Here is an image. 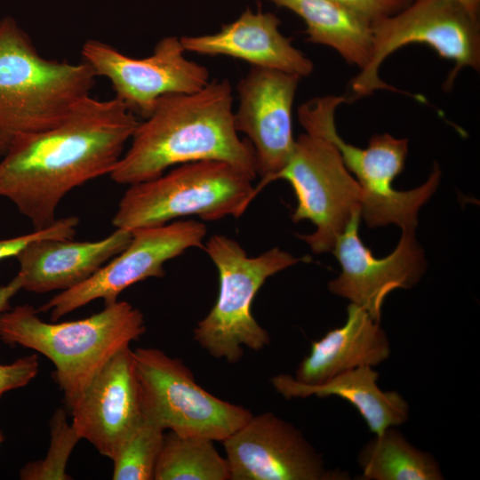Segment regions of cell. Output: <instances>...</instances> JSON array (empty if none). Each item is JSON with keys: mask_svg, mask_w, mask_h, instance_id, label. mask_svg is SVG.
<instances>
[{"mask_svg": "<svg viewBox=\"0 0 480 480\" xmlns=\"http://www.w3.org/2000/svg\"><path fill=\"white\" fill-rule=\"evenodd\" d=\"M138 123L116 98L83 99L54 126L15 140L0 161V196L35 229L51 225L69 191L110 174Z\"/></svg>", "mask_w": 480, "mask_h": 480, "instance_id": "cell-1", "label": "cell"}, {"mask_svg": "<svg viewBox=\"0 0 480 480\" xmlns=\"http://www.w3.org/2000/svg\"><path fill=\"white\" fill-rule=\"evenodd\" d=\"M287 180L296 196L294 222L310 220L316 230L298 235L314 253L332 252L352 216L360 212L363 192L336 146L321 135L301 134L284 168L270 180Z\"/></svg>", "mask_w": 480, "mask_h": 480, "instance_id": "cell-10", "label": "cell"}, {"mask_svg": "<svg viewBox=\"0 0 480 480\" xmlns=\"http://www.w3.org/2000/svg\"><path fill=\"white\" fill-rule=\"evenodd\" d=\"M345 101L346 98L336 95L314 98L300 107L299 121L306 132L325 137L338 148L362 188L361 216L369 228L396 224L402 230H414L420 208L438 186V165L435 164L421 186L407 191L395 189L393 181L404 169L408 140L382 133L373 135L364 148L346 142L335 124L336 109Z\"/></svg>", "mask_w": 480, "mask_h": 480, "instance_id": "cell-5", "label": "cell"}, {"mask_svg": "<svg viewBox=\"0 0 480 480\" xmlns=\"http://www.w3.org/2000/svg\"><path fill=\"white\" fill-rule=\"evenodd\" d=\"M471 15L479 19L480 0H457Z\"/></svg>", "mask_w": 480, "mask_h": 480, "instance_id": "cell-30", "label": "cell"}, {"mask_svg": "<svg viewBox=\"0 0 480 480\" xmlns=\"http://www.w3.org/2000/svg\"><path fill=\"white\" fill-rule=\"evenodd\" d=\"M379 373L372 366H360L319 385H305L293 376L278 374L271 379L277 393L286 399L338 396L356 409L369 430L379 435L390 427H399L409 419L410 407L397 391L382 390L378 385Z\"/></svg>", "mask_w": 480, "mask_h": 480, "instance_id": "cell-20", "label": "cell"}, {"mask_svg": "<svg viewBox=\"0 0 480 480\" xmlns=\"http://www.w3.org/2000/svg\"><path fill=\"white\" fill-rule=\"evenodd\" d=\"M145 332L143 314L124 300L105 305L86 318L61 323L43 321L28 304L0 313V340L33 349L52 363L69 409L108 360Z\"/></svg>", "mask_w": 480, "mask_h": 480, "instance_id": "cell-3", "label": "cell"}, {"mask_svg": "<svg viewBox=\"0 0 480 480\" xmlns=\"http://www.w3.org/2000/svg\"><path fill=\"white\" fill-rule=\"evenodd\" d=\"M213 443L208 438L183 436L172 431L164 434L154 480L230 479L228 461Z\"/></svg>", "mask_w": 480, "mask_h": 480, "instance_id": "cell-23", "label": "cell"}, {"mask_svg": "<svg viewBox=\"0 0 480 480\" xmlns=\"http://www.w3.org/2000/svg\"><path fill=\"white\" fill-rule=\"evenodd\" d=\"M252 181L223 161L180 164L166 174L130 185L112 224L132 231L188 216L204 220L238 218L257 194Z\"/></svg>", "mask_w": 480, "mask_h": 480, "instance_id": "cell-6", "label": "cell"}, {"mask_svg": "<svg viewBox=\"0 0 480 480\" xmlns=\"http://www.w3.org/2000/svg\"><path fill=\"white\" fill-rule=\"evenodd\" d=\"M300 79L295 74L252 67L236 85L234 124L254 149L257 172L262 176L256 192L284 168L292 153V107Z\"/></svg>", "mask_w": 480, "mask_h": 480, "instance_id": "cell-14", "label": "cell"}, {"mask_svg": "<svg viewBox=\"0 0 480 480\" xmlns=\"http://www.w3.org/2000/svg\"><path fill=\"white\" fill-rule=\"evenodd\" d=\"M390 352L389 340L380 322L349 302L344 324L311 343L293 378L301 384L319 385L360 366L375 367L386 361Z\"/></svg>", "mask_w": 480, "mask_h": 480, "instance_id": "cell-19", "label": "cell"}, {"mask_svg": "<svg viewBox=\"0 0 480 480\" xmlns=\"http://www.w3.org/2000/svg\"><path fill=\"white\" fill-rule=\"evenodd\" d=\"M51 440L45 457L28 463L20 472L23 480H68L67 466L80 437L63 409L56 410L50 421Z\"/></svg>", "mask_w": 480, "mask_h": 480, "instance_id": "cell-25", "label": "cell"}, {"mask_svg": "<svg viewBox=\"0 0 480 480\" xmlns=\"http://www.w3.org/2000/svg\"><path fill=\"white\" fill-rule=\"evenodd\" d=\"M281 21L272 12L246 8L234 21L215 33L180 37L184 50L202 55H223L252 67L309 76L314 64L280 31Z\"/></svg>", "mask_w": 480, "mask_h": 480, "instance_id": "cell-17", "label": "cell"}, {"mask_svg": "<svg viewBox=\"0 0 480 480\" xmlns=\"http://www.w3.org/2000/svg\"><path fill=\"white\" fill-rule=\"evenodd\" d=\"M231 480H346L292 423L273 412L252 415L222 441Z\"/></svg>", "mask_w": 480, "mask_h": 480, "instance_id": "cell-13", "label": "cell"}, {"mask_svg": "<svg viewBox=\"0 0 480 480\" xmlns=\"http://www.w3.org/2000/svg\"><path fill=\"white\" fill-rule=\"evenodd\" d=\"M357 464L364 480H443L435 457L390 427L374 435L359 451Z\"/></svg>", "mask_w": 480, "mask_h": 480, "instance_id": "cell-22", "label": "cell"}, {"mask_svg": "<svg viewBox=\"0 0 480 480\" xmlns=\"http://www.w3.org/2000/svg\"><path fill=\"white\" fill-rule=\"evenodd\" d=\"M232 87L213 80L191 93L167 94L139 122L132 143L110 178L132 185L156 178L174 165L201 160L226 162L252 180L258 175L254 149L234 124Z\"/></svg>", "mask_w": 480, "mask_h": 480, "instance_id": "cell-2", "label": "cell"}, {"mask_svg": "<svg viewBox=\"0 0 480 480\" xmlns=\"http://www.w3.org/2000/svg\"><path fill=\"white\" fill-rule=\"evenodd\" d=\"M70 410L71 425L80 439L111 460L143 417L130 347L108 360Z\"/></svg>", "mask_w": 480, "mask_h": 480, "instance_id": "cell-16", "label": "cell"}, {"mask_svg": "<svg viewBox=\"0 0 480 480\" xmlns=\"http://www.w3.org/2000/svg\"><path fill=\"white\" fill-rule=\"evenodd\" d=\"M79 219L69 216L55 220L51 225L35 229L34 232L0 240V261L17 257L33 242L46 238H74Z\"/></svg>", "mask_w": 480, "mask_h": 480, "instance_id": "cell-26", "label": "cell"}, {"mask_svg": "<svg viewBox=\"0 0 480 480\" xmlns=\"http://www.w3.org/2000/svg\"><path fill=\"white\" fill-rule=\"evenodd\" d=\"M371 21L392 15L404 7L412 0H333Z\"/></svg>", "mask_w": 480, "mask_h": 480, "instance_id": "cell-28", "label": "cell"}, {"mask_svg": "<svg viewBox=\"0 0 480 480\" xmlns=\"http://www.w3.org/2000/svg\"><path fill=\"white\" fill-rule=\"evenodd\" d=\"M132 356L143 415L164 430L222 442L253 415L201 388L180 359L159 348H137Z\"/></svg>", "mask_w": 480, "mask_h": 480, "instance_id": "cell-9", "label": "cell"}, {"mask_svg": "<svg viewBox=\"0 0 480 480\" xmlns=\"http://www.w3.org/2000/svg\"><path fill=\"white\" fill-rule=\"evenodd\" d=\"M96 75L84 61L43 57L10 16L0 20V157L15 140L47 130L90 96Z\"/></svg>", "mask_w": 480, "mask_h": 480, "instance_id": "cell-4", "label": "cell"}, {"mask_svg": "<svg viewBox=\"0 0 480 480\" xmlns=\"http://www.w3.org/2000/svg\"><path fill=\"white\" fill-rule=\"evenodd\" d=\"M164 438V430L143 415L111 459L112 479H154Z\"/></svg>", "mask_w": 480, "mask_h": 480, "instance_id": "cell-24", "label": "cell"}, {"mask_svg": "<svg viewBox=\"0 0 480 480\" xmlns=\"http://www.w3.org/2000/svg\"><path fill=\"white\" fill-rule=\"evenodd\" d=\"M3 440H4V436H3L2 433L0 432V444L3 442Z\"/></svg>", "mask_w": 480, "mask_h": 480, "instance_id": "cell-31", "label": "cell"}, {"mask_svg": "<svg viewBox=\"0 0 480 480\" xmlns=\"http://www.w3.org/2000/svg\"><path fill=\"white\" fill-rule=\"evenodd\" d=\"M360 217V212H356L335 242L332 252L341 272L328 283V289L362 307L380 322L386 297L396 289L413 287L423 275L426 262L412 229L402 230L389 255L375 258L359 237Z\"/></svg>", "mask_w": 480, "mask_h": 480, "instance_id": "cell-15", "label": "cell"}, {"mask_svg": "<svg viewBox=\"0 0 480 480\" xmlns=\"http://www.w3.org/2000/svg\"><path fill=\"white\" fill-rule=\"evenodd\" d=\"M20 290H22V284L18 275L6 284L0 286V313L11 308V300Z\"/></svg>", "mask_w": 480, "mask_h": 480, "instance_id": "cell-29", "label": "cell"}, {"mask_svg": "<svg viewBox=\"0 0 480 480\" xmlns=\"http://www.w3.org/2000/svg\"><path fill=\"white\" fill-rule=\"evenodd\" d=\"M372 51L369 63L351 81L356 96L377 90L401 92L383 82L380 68L394 52L410 44H424L454 68L444 83L451 89L460 71L480 68L479 19L457 0H412L401 11L372 22Z\"/></svg>", "mask_w": 480, "mask_h": 480, "instance_id": "cell-8", "label": "cell"}, {"mask_svg": "<svg viewBox=\"0 0 480 480\" xmlns=\"http://www.w3.org/2000/svg\"><path fill=\"white\" fill-rule=\"evenodd\" d=\"M38 372L36 354L20 357L12 364H0V397L8 391L27 386Z\"/></svg>", "mask_w": 480, "mask_h": 480, "instance_id": "cell-27", "label": "cell"}, {"mask_svg": "<svg viewBox=\"0 0 480 480\" xmlns=\"http://www.w3.org/2000/svg\"><path fill=\"white\" fill-rule=\"evenodd\" d=\"M180 39H160L145 58L129 57L110 44L88 39L82 46V60L96 76L106 77L115 97L137 117L146 119L157 100L167 94L191 93L209 81L208 69L185 56Z\"/></svg>", "mask_w": 480, "mask_h": 480, "instance_id": "cell-12", "label": "cell"}, {"mask_svg": "<svg viewBox=\"0 0 480 480\" xmlns=\"http://www.w3.org/2000/svg\"><path fill=\"white\" fill-rule=\"evenodd\" d=\"M285 8L306 24L308 41L335 50L362 70L372 51V22L333 0H268Z\"/></svg>", "mask_w": 480, "mask_h": 480, "instance_id": "cell-21", "label": "cell"}, {"mask_svg": "<svg viewBox=\"0 0 480 480\" xmlns=\"http://www.w3.org/2000/svg\"><path fill=\"white\" fill-rule=\"evenodd\" d=\"M132 235L131 230L116 228L97 241L46 238L33 242L16 257L22 289L35 293L70 289L122 252Z\"/></svg>", "mask_w": 480, "mask_h": 480, "instance_id": "cell-18", "label": "cell"}, {"mask_svg": "<svg viewBox=\"0 0 480 480\" xmlns=\"http://www.w3.org/2000/svg\"><path fill=\"white\" fill-rule=\"evenodd\" d=\"M127 246L79 284L60 292L43 304L38 312H50L58 321L95 300L105 305L118 300L128 287L149 277H163L166 261L193 247H202L205 225L196 220H180L160 226L132 230Z\"/></svg>", "mask_w": 480, "mask_h": 480, "instance_id": "cell-11", "label": "cell"}, {"mask_svg": "<svg viewBox=\"0 0 480 480\" xmlns=\"http://www.w3.org/2000/svg\"><path fill=\"white\" fill-rule=\"evenodd\" d=\"M204 249L217 268L219 293L194 329V339L212 356L236 364L244 347L259 351L270 343L269 333L252 314L258 291L268 277L305 258L278 247L250 257L236 240L223 235H213Z\"/></svg>", "mask_w": 480, "mask_h": 480, "instance_id": "cell-7", "label": "cell"}]
</instances>
